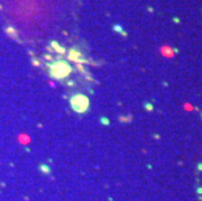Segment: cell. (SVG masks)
I'll use <instances>...</instances> for the list:
<instances>
[{
    "label": "cell",
    "mask_w": 202,
    "mask_h": 201,
    "mask_svg": "<svg viewBox=\"0 0 202 201\" xmlns=\"http://www.w3.org/2000/svg\"><path fill=\"white\" fill-rule=\"evenodd\" d=\"M69 72H70V68H69V65L65 64V63H56V64H54L52 68H51V73H52V76L56 77V78L65 77V76L69 73Z\"/></svg>",
    "instance_id": "2"
},
{
    "label": "cell",
    "mask_w": 202,
    "mask_h": 201,
    "mask_svg": "<svg viewBox=\"0 0 202 201\" xmlns=\"http://www.w3.org/2000/svg\"><path fill=\"white\" fill-rule=\"evenodd\" d=\"M70 103H72V108H73L75 111H77V112H83V111L88 110V107H89V100H88V98L83 97V95H76V97H73V98H72V100H70Z\"/></svg>",
    "instance_id": "1"
},
{
    "label": "cell",
    "mask_w": 202,
    "mask_h": 201,
    "mask_svg": "<svg viewBox=\"0 0 202 201\" xmlns=\"http://www.w3.org/2000/svg\"><path fill=\"white\" fill-rule=\"evenodd\" d=\"M197 193L202 196V187H198V188H197Z\"/></svg>",
    "instance_id": "3"
},
{
    "label": "cell",
    "mask_w": 202,
    "mask_h": 201,
    "mask_svg": "<svg viewBox=\"0 0 202 201\" xmlns=\"http://www.w3.org/2000/svg\"><path fill=\"white\" fill-rule=\"evenodd\" d=\"M201 116H202V112H201Z\"/></svg>",
    "instance_id": "5"
},
{
    "label": "cell",
    "mask_w": 202,
    "mask_h": 201,
    "mask_svg": "<svg viewBox=\"0 0 202 201\" xmlns=\"http://www.w3.org/2000/svg\"><path fill=\"white\" fill-rule=\"evenodd\" d=\"M197 168H198V171H202V162H199L197 165Z\"/></svg>",
    "instance_id": "4"
}]
</instances>
